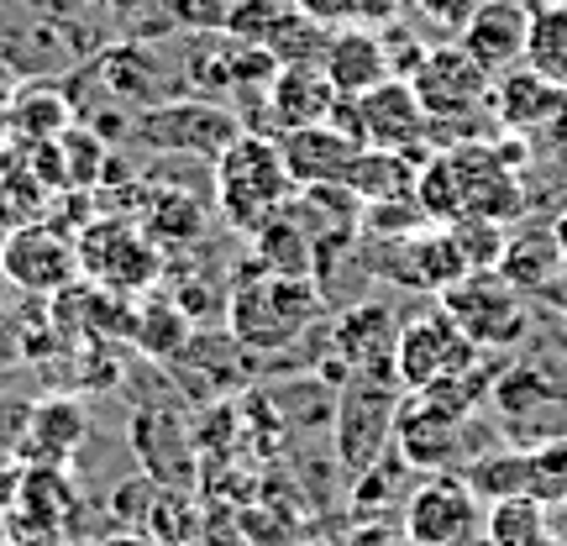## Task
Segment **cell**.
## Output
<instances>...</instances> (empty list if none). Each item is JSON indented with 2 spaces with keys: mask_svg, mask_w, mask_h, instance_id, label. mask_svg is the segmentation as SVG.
Instances as JSON below:
<instances>
[{
  "mask_svg": "<svg viewBox=\"0 0 567 546\" xmlns=\"http://www.w3.org/2000/svg\"><path fill=\"white\" fill-rule=\"evenodd\" d=\"M132 342H137L147 358L174 363L184 347L195 342V321H189V310H184L179 300H147L137 310V321H132Z\"/></svg>",
  "mask_w": 567,
  "mask_h": 546,
  "instance_id": "cell-30",
  "label": "cell"
},
{
  "mask_svg": "<svg viewBox=\"0 0 567 546\" xmlns=\"http://www.w3.org/2000/svg\"><path fill=\"white\" fill-rule=\"evenodd\" d=\"M442 310L463 326V337L473 347H515L526 337V295L515 284L499 279V268H473L463 279L442 289Z\"/></svg>",
  "mask_w": 567,
  "mask_h": 546,
  "instance_id": "cell-7",
  "label": "cell"
},
{
  "mask_svg": "<svg viewBox=\"0 0 567 546\" xmlns=\"http://www.w3.org/2000/svg\"><path fill=\"white\" fill-rule=\"evenodd\" d=\"M536 300L551 305V310H563V316H567V264L557 268V274H551V284L542 289V295H536Z\"/></svg>",
  "mask_w": 567,
  "mask_h": 546,
  "instance_id": "cell-39",
  "label": "cell"
},
{
  "mask_svg": "<svg viewBox=\"0 0 567 546\" xmlns=\"http://www.w3.org/2000/svg\"><path fill=\"white\" fill-rule=\"evenodd\" d=\"M526 32H530L526 0H484L457 32V48L473 63H484L488 74H505L515 63H526Z\"/></svg>",
  "mask_w": 567,
  "mask_h": 546,
  "instance_id": "cell-17",
  "label": "cell"
},
{
  "mask_svg": "<svg viewBox=\"0 0 567 546\" xmlns=\"http://www.w3.org/2000/svg\"><path fill=\"white\" fill-rule=\"evenodd\" d=\"M394 373H352L342 384V400H337V457H342L347 478H358L384 457L389 436H394V410H400V394H394Z\"/></svg>",
  "mask_w": 567,
  "mask_h": 546,
  "instance_id": "cell-6",
  "label": "cell"
},
{
  "mask_svg": "<svg viewBox=\"0 0 567 546\" xmlns=\"http://www.w3.org/2000/svg\"><path fill=\"white\" fill-rule=\"evenodd\" d=\"M74 126V101L59 84H21L11 95V132L21 142H59Z\"/></svg>",
  "mask_w": 567,
  "mask_h": 546,
  "instance_id": "cell-26",
  "label": "cell"
},
{
  "mask_svg": "<svg viewBox=\"0 0 567 546\" xmlns=\"http://www.w3.org/2000/svg\"><path fill=\"white\" fill-rule=\"evenodd\" d=\"M530 546H557V542H551V536H536V542H530Z\"/></svg>",
  "mask_w": 567,
  "mask_h": 546,
  "instance_id": "cell-45",
  "label": "cell"
},
{
  "mask_svg": "<svg viewBox=\"0 0 567 546\" xmlns=\"http://www.w3.org/2000/svg\"><path fill=\"white\" fill-rule=\"evenodd\" d=\"M295 200V179L284 168L279 137L268 132H243V137L216 158V210L237 231H264L274 216H284Z\"/></svg>",
  "mask_w": 567,
  "mask_h": 546,
  "instance_id": "cell-2",
  "label": "cell"
},
{
  "mask_svg": "<svg viewBox=\"0 0 567 546\" xmlns=\"http://www.w3.org/2000/svg\"><path fill=\"white\" fill-rule=\"evenodd\" d=\"M473 536V488L457 473H425L405 494L410 546H463Z\"/></svg>",
  "mask_w": 567,
  "mask_h": 546,
  "instance_id": "cell-13",
  "label": "cell"
},
{
  "mask_svg": "<svg viewBox=\"0 0 567 546\" xmlns=\"http://www.w3.org/2000/svg\"><path fill=\"white\" fill-rule=\"evenodd\" d=\"M410 90H415V101L425 105L431 126H436V122L473 116L478 105H488L494 74H488L484 63L467 59L457 42H436V48H425V59L410 69Z\"/></svg>",
  "mask_w": 567,
  "mask_h": 546,
  "instance_id": "cell-9",
  "label": "cell"
},
{
  "mask_svg": "<svg viewBox=\"0 0 567 546\" xmlns=\"http://www.w3.org/2000/svg\"><path fill=\"white\" fill-rule=\"evenodd\" d=\"M74 253H80V274L95 284L101 295H142V289L163 274L158 243H153L147 231H137L132 222H122V216L84 222Z\"/></svg>",
  "mask_w": 567,
  "mask_h": 546,
  "instance_id": "cell-4",
  "label": "cell"
},
{
  "mask_svg": "<svg viewBox=\"0 0 567 546\" xmlns=\"http://www.w3.org/2000/svg\"><path fill=\"white\" fill-rule=\"evenodd\" d=\"M488 400L499 405V415H505L509 425H530L542 410L567 400V389L551 379V363H509V368H499Z\"/></svg>",
  "mask_w": 567,
  "mask_h": 546,
  "instance_id": "cell-25",
  "label": "cell"
},
{
  "mask_svg": "<svg viewBox=\"0 0 567 546\" xmlns=\"http://www.w3.org/2000/svg\"><path fill=\"white\" fill-rule=\"evenodd\" d=\"M488 105H494L499 126H509V132H542V126H551L567 111V90L542 80L526 63H515L505 74H494Z\"/></svg>",
  "mask_w": 567,
  "mask_h": 546,
  "instance_id": "cell-21",
  "label": "cell"
},
{
  "mask_svg": "<svg viewBox=\"0 0 567 546\" xmlns=\"http://www.w3.org/2000/svg\"><path fill=\"white\" fill-rule=\"evenodd\" d=\"M142 530H147L153 542H163V546H189L200 526H195V509H189V499H184V494L158 488V499H153V509H147Z\"/></svg>",
  "mask_w": 567,
  "mask_h": 546,
  "instance_id": "cell-36",
  "label": "cell"
},
{
  "mask_svg": "<svg viewBox=\"0 0 567 546\" xmlns=\"http://www.w3.org/2000/svg\"><path fill=\"white\" fill-rule=\"evenodd\" d=\"M132 452H137L142 473L158 488L189 494L195 488V446H189V425L174 410H137L132 421Z\"/></svg>",
  "mask_w": 567,
  "mask_h": 546,
  "instance_id": "cell-16",
  "label": "cell"
},
{
  "mask_svg": "<svg viewBox=\"0 0 567 546\" xmlns=\"http://www.w3.org/2000/svg\"><path fill=\"white\" fill-rule=\"evenodd\" d=\"M84 436H90V415H84V405L80 400H69V394H53V400H42V405L27 410L11 457H17L21 467H69L74 457H80Z\"/></svg>",
  "mask_w": 567,
  "mask_h": 546,
  "instance_id": "cell-15",
  "label": "cell"
},
{
  "mask_svg": "<svg viewBox=\"0 0 567 546\" xmlns=\"http://www.w3.org/2000/svg\"><path fill=\"white\" fill-rule=\"evenodd\" d=\"M415 6V17L425 21V27H436V32H446V38H457L467 27V17L484 6V0H410Z\"/></svg>",
  "mask_w": 567,
  "mask_h": 546,
  "instance_id": "cell-38",
  "label": "cell"
},
{
  "mask_svg": "<svg viewBox=\"0 0 567 546\" xmlns=\"http://www.w3.org/2000/svg\"><path fill=\"white\" fill-rule=\"evenodd\" d=\"M310 21L321 27H389L400 17V0H295Z\"/></svg>",
  "mask_w": 567,
  "mask_h": 546,
  "instance_id": "cell-35",
  "label": "cell"
},
{
  "mask_svg": "<svg viewBox=\"0 0 567 546\" xmlns=\"http://www.w3.org/2000/svg\"><path fill=\"white\" fill-rule=\"evenodd\" d=\"M526 478H530V446H515V452H488V457H473V467L463 473V484L473 488V499H515L526 494Z\"/></svg>",
  "mask_w": 567,
  "mask_h": 546,
  "instance_id": "cell-31",
  "label": "cell"
},
{
  "mask_svg": "<svg viewBox=\"0 0 567 546\" xmlns=\"http://www.w3.org/2000/svg\"><path fill=\"white\" fill-rule=\"evenodd\" d=\"M431 153H384V147H363L352 168H347V189L363 205H384V200H405L415 195V174Z\"/></svg>",
  "mask_w": 567,
  "mask_h": 546,
  "instance_id": "cell-24",
  "label": "cell"
},
{
  "mask_svg": "<svg viewBox=\"0 0 567 546\" xmlns=\"http://www.w3.org/2000/svg\"><path fill=\"white\" fill-rule=\"evenodd\" d=\"M11 295H17V284L6 279V268H0V310H6V305H11Z\"/></svg>",
  "mask_w": 567,
  "mask_h": 546,
  "instance_id": "cell-44",
  "label": "cell"
},
{
  "mask_svg": "<svg viewBox=\"0 0 567 546\" xmlns=\"http://www.w3.org/2000/svg\"><path fill=\"white\" fill-rule=\"evenodd\" d=\"M6 546H59V542H53V536H11Z\"/></svg>",
  "mask_w": 567,
  "mask_h": 546,
  "instance_id": "cell-43",
  "label": "cell"
},
{
  "mask_svg": "<svg viewBox=\"0 0 567 546\" xmlns=\"http://www.w3.org/2000/svg\"><path fill=\"white\" fill-rule=\"evenodd\" d=\"M11 484H17V467L0 473V515H6V505H11Z\"/></svg>",
  "mask_w": 567,
  "mask_h": 546,
  "instance_id": "cell-41",
  "label": "cell"
},
{
  "mask_svg": "<svg viewBox=\"0 0 567 546\" xmlns=\"http://www.w3.org/2000/svg\"><path fill=\"white\" fill-rule=\"evenodd\" d=\"M557 268H563V253H557L551 226L547 231H530V237H509L505 253H499V279L515 284L520 295H542Z\"/></svg>",
  "mask_w": 567,
  "mask_h": 546,
  "instance_id": "cell-28",
  "label": "cell"
},
{
  "mask_svg": "<svg viewBox=\"0 0 567 546\" xmlns=\"http://www.w3.org/2000/svg\"><path fill=\"white\" fill-rule=\"evenodd\" d=\"M316 316H321V284L316 279L252 268L226 300V337L243 352H279V347L300 342Z\"/></svg>",
  "mask_w": 567,
  "mask_h": 546,
  "instance_id": "cell-1",
  "label": "cell"
},
{
  "mask_svg": "<svg viewBox=\"0 0 567 546\" xmlns=\"http://www.w3.org/2000/svg\"><path fill=\"white\" fill-rule=\"evenodd\" d=\"M526 494L536 505H567V436H547L530 446V478Z\"/></svg>",
  "mask_w": 567,
  "mask_h": 546,
  "instance_id": "cell-34",
  "label": "cell"
},
{
  "mask_svg": "<svg viewBox=\"0 0 567 546\" xmlns=\"http://www.w3.org/2000/svg\"><path fill=\"white\" fill-rule=\"evenodd\" d=\"M295 17V0H231L221 11V32L226 38L247 42V48H264L274 42V32H279L284 21Z\"/></svg>",
  "mask_w": 567,
  "mask_h": 546,
  "instance_id": "cell-33",
  "label": "cell"
},
{
  "mask_svg": "<svg viewBox=\"0 0 567 546\" xmlns=\"http://www.w3.org/2000/svg\"><path fill=\"white\" fill-rule=\"evenodd\" d=\"M526 69L542 80L567 90V0L530 6V32H526Z\"/></svg>",
  "mask_w": 567,
  "mask_h": 546,
  "instance_id": "cell-29",
  "label": "cell"
},
{
  "mask_svg": "<svg viewBox=\"0 0 567 546\" xmlns=\"http://www.w3.org/2000/svg\"><path fill=\"white\" fill-rule=\"evenodd\" d=\"M389 446L410 473H452L457 457H463V415H452L431 394L410 389V394H400Z\"/></svg>",
  "mask_w": 567,
  "mask_h": 546,
  "instance_id": "cell-10",
  "label": "cell"
},
{
  "mask_svg": "<svg viewBox=\"0 0 567 546\" xmlns=\"http://www.w3.org/2000/svg\"><path fill=\"white\" fill-rule=\"evenodd\" d=\"M80 488L69 484L63 467H17V484H11V536H53L59 542L63 526L80 521Z\"/></svg>",
  "mask_w": 567,
  "mask_h": 546,
  "instance_id": "cell-14",
  "label": "cell"
},
{
  "mask_svg": "<svg viewBox=\"0 0 567 546\" xmlns=\"http://www.w3.org/2000/svg\"><path fill=\"white\" fill-rule=\"evenodd\" d=\"M243 132L247 126L237 122V111H226L216 101H158L132 116V142L153 147V153H179V158L205 163L221 158Z\"/></svg>",
  "mask_w": 567,
  "mask_h": 546,
  "instance_id": "cell-3",
  "label": "cell"
},
{
  "mask_svg": "<svg viewBox=\"0 0 567 546\" xmlns=\"http://www.w3.org/2000/svg\"><path fill=\"white\" fill-rule=\"evenodd\" d=\"M252 247H258V268H264V274L316 279V243H310L305 222H295L289 210L274 216L264 231H252Z\"/></svg>",
  "mask_w": 567,
  "mask_h": 546,
  "instance_id": "cell-27",
  "label": "cell"
},
{
  "mask_svg": "<svg viewBox=\"0 0 567 546\" xmlns=\"http://www.w3.org/2000/svg\"><path fill=\"white\" fill-rule=\"evenodd\" d=\"M446 163L457 179L463 222L505 226L526 216V189H520V174L509 168V153H494L484 142H457V147H446Z\"/></svg>",
  "mask_w": 567,
  "mask_h": 546,
  "instance_id": "cell-8",
  "label": "cell"
},
{
  "mask_svg": "<svg viewBox=\"0 0 567 546\" xmlns=\"http://www.w3.org/2000/svg\"><path fill=\"white\" fill-rule=\"evenodd\" d=\"M488 546H530L536 536H547V505H536L530 494L515 499H494L484 515Z\"/></svg>",
  "mask_w": 567,
  "mask_h": 546,
  "instance_id": "cell-32",
  "label": "cell"
},
{
  "mask_svg": "<svg viewBox=\"0 0 567 546\" xmlns=\"http://www.w3.org/2000/svg\"><path fill=\"white\" fill-rule=\"evenodd\" d=\"M205 226V210L189 195H163L158 205H153V243H195Z\"/></svg>",
  "mask_w": 567,
  "mask_h": 546,
  "instance_id": "cell-37",
  "label": "cell"
},
{
  "mask_svg": "<svg viewBox=\"0 0 567 546\" xmlns=\"http://www.w3.org/2000/svg\"><path fill=\"white\" fill-rule=\"evenodd\" d=\"M394 342H400L394 310L379 300L352 305L331 331V347H337L347 373H394Z\"/></svg>",
  "mask_w": 567,
  "mask_h": 546,
  "instance_id": "cell-20",
  "label": "cell"
},
{
  "mask_svg": "<svg viewBox=\"0 0 567 546\" xmlns=\"http://www.w3.org/2000/svg\"><path fill=\"white\" fill-rule=\"evenodd\" d=\"M551 237H557V253H563V264H567V210L551 222Z\"/></svg>",
  "mask_w": 567,
  "mask_h": 546,
  "instance_id": "cell-40",
  "label": "cell"
},
{
  "mask_svg": "<svg viewBox=\"0 0 567 546\" xmlns=\"http://www.w3.org/2000/svg\"><path fill=\"white\" fill-rule=\"evenodd\" d=\"M0 268H6V279L17 284L21 295H42V300H53L63 295L74 274H80V253L74 243L63 237L59 226H17V231H6V243H0Z\"/></svg>",
  "mask_w": 567,
  "mask_h": 546,
  "instance_id": "cell-12",
  "label": "cell"
},
{
  "mask_svg": "<svg viewBox=\"0 0 567 546\" xmlns=\"http://www.w3.org/2000/svg\"><path fill=\"white\" fill-rule=\"evenodd\" d=\"M337 101H342V95L331 90L326 69H316V63H295V69H279V74L268 80V116L279 126V137L295 132V126L326 122Z\"/></svg>",
  "mask_w": 567,
  "mask_h": 546,
  "instance_id": "cell-23",
  "label": "cell"
},
{
  "mask_svg": "<svg viewBox=\"0 0 567 546\" xmlns=\"http://www.w3.org/2000/svg\"><path fill=\"white\" fill-rule=\"evenodd\" d=\"M478 352H484V347L467 342L463 326L436 305V310H421L415 321L400 326V342H394V379L405 389H431L436 379H446V373H457L463 363H473Z\"/></svg>",
  "mask_w": 567,
  "mask_h": 546,
  "instance_id": "cell-11",
  "label": "cell"
},
{
  "mask_svg": "<svg viewBox=\"0 0 567 546\" xmlns=\"http://www.w3.org/2000/svg\"><path fill=\"white\" fill-rule=\"evenodd\" d=\"M279 153H284V168L295 189H321V184H342L352 158L363 153V142L337 132L331 122H316V126H295L279 137Z\"/></svg>",
  "mask_w": 567,
  "mask_h": 546,
  "instance_id": "cell-18",
  "label": "cell"
},
{
  "mask_svg": "<svg viewBox=\"0 0 567 546\" xmlns=\"http://www.w3.org/2000/svg\"><path fill=\"white\" fill-rule=\"evenodd\" d=\"M326 122L358 137L363 147H384V153H425V137H431V116L415 101L410 80H384L358 101H337Z\"/></svg>",
  "mask_w": 567,
  "mask_h": 546,
  "instance_id": "cell-5",
  "label": "cell"
},
{
  "mask_svg": "<svg viewBox=\"0 0 567 546\" xmlns=\"http://www.w3.org/2000/svg\"><path fill=\"white\" fill-rule=\"evenodd\" d=\"M463 274H473V264H467V253H463V243H457L452 226L425 222L421 231L400 237V268H394V279L421 284L431 295H442V289H452Z\"/></svg>",
  "mask_w": 567,
  "mask_h": 546,
  "instance_id": "cell-22",
  "label": "cell"
},
{
  "mask_svg": "<svg viewBox=\"0 0 567 546\" xmlns=\"http://www.w3.org/2000/svg\"><path fill=\"white\" fill-rule=\"evenodd\" d=\"M321 69H326V80H331V90H337L342 101H358V95H368L373 84L394 80L384 32H379V27H337L331 42H326Z\"/></svg>",
  "mask_w": 567,
  "mask_h": 546,
  "instance_id": "cell-19",
  "label": "cell"
},
{
  "mask_svg": "<svg viewBox=\"0 0 567 546\" xmlns=\"http://www.w3.org/2000/svg\"><path fill=\"white\" fill-rule=\"evenodd\" d=\"M0 243H6V226H0Z\"/></svg>",
  "mask_w": 567,
  "mask_h": 546,
  "instance_id": "cell-46",
  "label": "cell"
},
{
  "mask_svg": "<svg viewBox=\"0 0 567 546\" xmlns=\"http://www.w3.org/2000/svg\"><path fill=\"white\" fill-rule=\"evenodd\" d=\"M105 546H153V542H147L142 530H126V536H111V542H105Z\"/></svg>",
  "mask_w": 567,
  "mask_h": 546,
  "instance_id": "cell-42",
  "label": "cell"
}]
</instances>
